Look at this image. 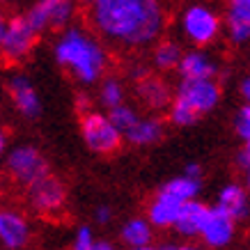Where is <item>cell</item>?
<instances>
[{"label": "cell", "instance_id": "83f0119b", "mask_svg": "<svg viewBox=\"0 0 250 250\" xmlns=\"http://www.w3.org/2000/svg\"><path fill=\"white\" fill-rule=\"evenodd\" d=\"M7 154V136H5V131L0 129V159Z\"/></svg>", "mask_w": 250, "mask_h": 250}, {"label": "cell", "instance_id": "e0dca14e", "mask_svg": "<svg viewBox=\"0 0 250 250\" xmlns=\"http://www.w3.org/2000/svg\"><path fill=\"white\" fill-rule=\"evenodd\" d=\"M216 205L228 211L232 218L241 220V218H248L250 216V200H248V190L239 186V184H228L223 186L218 193V200Z\"/></svg>", "mask_w": 250, "mask_h": 250}, {"label": "cell", "instance_id": "3957f363", "mask_svg": "<svg viewBox=\"0 0 250 250\" xmlns=\"http://www.w3.org/2000/svg\"><path fill=\"white\" fill-rule=\"evenodd\" d=\"M220 87L216 78H182L177 94L167 106V117L174 126H190L218 106Z\"/></svg>", "mask_w": 250, "mask_h": 250}, {"label": "cell", "instance_id": "ba28073f", "mask_svg": "<svg viewBox=\"0 0 250 250\" xmlns=\"http://www.w3.org/2000/svg\"><path fill=\"white\" fill-rule=\"evenodd\" d=\"M81 133H83V143L94 154H113L120 147L122 138H124L110 115L94 113V110L83 115Z\"/></svg>", "mask_w": 250, "mask_h": 250}, {"label": "cell", "instance_id": "2e32d148", "mask_svg": "<svg viewBox=\"0 0 250 250\" xmlns=\"http://www.w3.org/2000/svg\"><path fill=\"white\" fill-rule=\"evenodd\" d=\"M138 94H140V101H143L147 108H152V110H163V108H167L174 97L166 81H161V78H156V76L140 78Z\"/></svg>", "mask_w": 250, "mask_h": 250}, {"label": "cell", "instance_id": "603a6c76", "mask_svg": "<svg viewBox=\"0 0 250 250\" xmlns=\"http://www.w3.org/2000/svg\"><path fill=\"white\" fill-rule=\"evenodd\" d=\"M108 115L113 117V122L117 124V129L122 131V136H124V131L129 129L131 124L140 117L138 115V110L136 108H131V106H126V104H120V106H115V108H110L108 110Z\"/></svg>", "mask_w": 250, "mask_h": 250}, {"label": "cell", "instance_id": "4dcf8cb0", "mask_svg": "<svg viewBox=\"0 0 250 250\" xmlns=\"http://www.w3.org/2000/svg\"><path fill=\"white\" fill-rule=\"evenodd\" d=\"M78 2H85V5H90V2H92V0H78Z\"/></svg>", "mask_w": 250, "mask_h": 250}, {"label": "cell", "instance_id": "4316f807", "mask_svg": "<svg viewBox=\"0 0 250 250\" xmlns=\"http://www.w3.org/2000/svg\"><path fill=\"white\" fill-rule=\"evenodd\" d=\"M241 163L246 167L250 166V138H246L243 140V152H241Z\"/></svg>", "mask_w": 250, "mask_h": 250}, {"label": "cell", "instance_id": "277c9868", "mask_svg": "<svg viewBox=\"0 0 250 250\" xmlns=\"http://www.w3.org/2000/svg\"><path fill=\"white\" fill-rule=\"evenodd\" d=\"M200 193V174L184 172L182 177H174L154 195L147 209V218L152 220L154 228H174L186 202L195 200Z\"/></svg>", "mask_w": 250, "mask_h": 250}, {"label": "cell", "instance_id": "5bb4252c", "mask_svg": "<svg viewBox=\"0 0 250 250\" xmlns=\"http://www.w3.org/2000/svg\"><path fill=\"white\" fill-rule=\"evenodd\" d=\"M223 23L232 44L250 42V0H225Z\"/></svg>", "mask_w": 250, "mask_h": 250}, {"label": "cell", "instance_id": "d6a6232c", "mask_svg": "<svg viewBox=\"0 0 250 250\" xmlns=\"http://www.w3.org/2000/svg\"><path fill=\"white\" fill-rule=\"evenodd\" d=\"M5 2H9V0H0V5H5Z\"/></svg>", "mask_w": 250, "mask_h": 250}, {"label": "cell", "instance_id": "8fae6325", "mask_svg": "<svg viewBox=\"0 0 250 250\" xmlns=\"http://www.w3.org/2000/svg\"><path fill=\"white\" fill-rule=\"evenodd\" d=\"M32 228L25 213L19 209H0V248L21 250L30 243Z\"/></svg>", "mask_w": 250, "mask_h": 250}, {"label": "cell", "instance_id": "44dd1931", "mask_svg": "<svg viewBox=\"0 0 250 250\" xmlns=\"http://www.w3.org/2000/svg\"><path fill=\"white\" fill-rule=\"evenodd\" d=\"M184 58L182 46L172 42V39H166V42H159L152 51V62L154 67L161 69V71H170V69H179V62Z\"/></svg>", "mask_w": 250, "mask_h": 250}, {"label": "cell", "instance_id": "9a60e30c", "mask_svg": "<svg viewBox=\"0 0 250 250\" xmlns=\"http://www.w3.org/2000/svg\"><path fill=\"white\" fill-rule=\"evenodd\" d=\"M179 74L182 78H216L218 62L202 46H195L193 51L184 53L182 62H179Z\"/></svg>", "mask_w": 250, "mask_h": 250}, {"label": "cell", "instance_id": "484cf974", "mask_svg": "<svg viewBox=\"0 0 250 250\" xmlns=\"http://www.w3.org/2000/svg\"><path fill=\"white\" fill-rule=\"evenodd\" d=\"M94 220H97L99 225H106L113 220V211H110V207H97V211H94Z\"/></svg>", "mask_w": 250, "mask_h": 250}, {"label": "cell", "instance_id": "5b68a950", "mask_svg": "<svg viewBox=\"0 0 250 250\" xmlns=\"http://www.w3.org/2000/svg\"><path fill=\"white\" fill-rule=\"evenodd\" d=\"M39 32L25 14L0 12V58L5 62H21L32 53Z\"/></svg>", "mask_w": 250, "mask_h": 250}, {"label": "cell", "instance_id": "7402d4cb", "mask_svg": "<svg viewBox=\"0 0 250 250\" xmlns=\"http://www.w3.org/2000/svg\"><path fill=\"white\" fill-rule=\"evenodd\" d=\"M124 99H126V90H124V85H122L117 78H106L104 83L99 85V101H101V106H106L108 110L115 106H120V104H124Z\"/></svg>", "mask_w": 250, "mask_h": 250}, {"label": "cell", "instance_id": "f1b7e54d", "mask_svg": "<svg viewBox=\"0 0 250 250\" xmlns=\"http://www.w3.org/2000/svg\"><path fill=\"white\" fill-rule=\"evenodd\" d=\"M241 90H243V97H246V101L250 104V76L243 81V87H241Z\"/></svg>", "mask_w": 250, "mask_h": 250}, {"label": "cell", "instance_id": "7c38bea8", "mask_svg": "<svg viewBox=\"0 0 250 250\" xmlns=\"http://www.w3.org/2000/svg\"><path fill=\"white\" fill-rule=\"evenodd\" d=\"M234 232H236V218H232L228 211H223L218 205L209 207L202 232H200V239L209 248H225V246L232 243Z\"/></svg>", "mask_w": 250, "mask_h": 250}, {"label": "cell", "instance_id": "d6986e66", "mask_svg": "<svg viewBox=\"0 0 250 250\" xmlns=\"http://www.w3.org/2000/svg\"><path fill=\"white\" fill-rule=\"evenodd\" d=\"M124 138L136 147H149L163 138V124L154 117H138L129 129L124 131Z\"/></svg>", "mask_w": 250, "mask_h": 250}, {"label": "cell", "instance_id": "ffe728a7", "mask_svg": "<svg viewBox=\"0 0 250 250\" xmlns=\"http://www.w3.org/2000/svg\"><path fill=\"white\" fill-rule=\"evenodd\" d=\"M122 241L133 250H147L154 241V225L147 218H131L122 228Z\"/></svg>", "mask_w": 250, "mask_h": 250}, {"label": "cell", "instance_id": "ac0fdd59", "mask_svg": "<svg viewBox=\"0 0 250 250\" xmlns=\"http://www.w3.org/2000/svg\"><path fill=\"white\" fill-rule=\"evenodd\" d=\"M207 211H209V207L202 205V202H197V200L186 202V207L182 209L179 218L174 223L177 234H182L184 239H195V236H200L202 225H205V218H207Z\"/></svg>", "mask_w": 250, "mask_h": 250}, {"label": "cell", "instance_id": "cb8c5ba5", "mask_svg": "<svg viewBox=\"0 0 250 250\" xmlns=\"http://www.w3.org/2000/svg\"><path fill=\"white\" fill-rule=\"evenodd\" d=\"M97 246V236L92 232V228L83 225V228L76 229V236H74V248L76 250H94Z\"/></svg>", "mask_w": 250, "mask_h": 250}, {"label": "cell", "instance_id": "52a82bcc", "mask_svg": "<svg viewBox=\"0 0 250 250\" xmlns=\"http://www.w3.org/2000/svg\"><path fill=\"white\" fill-rule=\"evenodd\" d=\"M5 170L12 177V182L19 186H30L37 179L48 174V163H46L44 154L32 145H16L5 154Z\"/></svg>", "mask_w": 250, "mask_h": 250}, {"label": "cell", "instance_id": "6da1fadb", "mask_svg": "<svg viewBox=\"0 0 250 250\" xmlns=\"http://www.w3.org/2000/svg\"><path fill=\"white\" fill-rule=\"evenodd\" d=\"M87 7L94 32L120 48H147L166 30L163 0H92Z\"/></svg>", "mask_w": 250, "mask_h": 250}, {"label": "cell", "instance_id": "8992f818", "mask_svg": "<svg viewBox=\"0 0 250 250\" xmlns=\"http://www.w3.org/2000/svg\"><path fill=\"white\" fill-rule=\"evenodd\" d=\"M179 30L193 46H209L225 30V23L218 12L205 2H193L179 16Z\"/></svg>", "mask_w": 250, "mask_h": 250}, {"label": "cell", "instance_id": "30bf717a", "mask_svg": "<svg viewBox=\"0 0 250 250\" xmlns=\"http://www.w3.org/2000/svg\"><path fill=\"white\" fill-rule=\"evenodd\" d=\"M28 205L39 216L53 218V216L62 213V209L67 205V188L60 179L46 174L28 186Z\"/></svg>", "mask_w": 250, "mask_h": 250}, {"label": "cell", "instance_id": "7a4b0ae2", "mask_svg": "<svg viewBox=\"0 0 250 250\" xmlns=\"http://www.w3.org/2000/svg\"><path fill=\"white\" fill-rule=\"evenodd\" d=\"M53 55L55 62L83 85H94L108 67L106 48L97 35L83 28H64L53 46Z\"/></svg>", "mask_w": 250, "mask_h": 250}, {"label": "cell", "instance_id": "9c48e42d", "mask_svg": "<svg viewBox=\"0 0 250 250\" xmlns=\"http://www.w3.org/2000/svg\"><path fill=\"white\" fill-rule=\"evenodd\" d=\"M76 5L78 0H35L25 16L39 35L46 30H64L76 16Z\"/></svg>", "mask_w": 250, "mask_h": 250}, {"label": "cell", "instance_id": "d4e9b609", "mask_svg": "<svg viewBox=\"0 0 250 250\" xmlns=\"http://www.w3.org/2000/svg\"><path fill=\"white\" fill-rule=\"evenodd\" d=\"M234 129L243 140L250 138V104L239 110V115H236V120H234Z\"/></svg>", "mask_w": 250, "mask_h": 250}, {"label": "cell", "instance_id": "4fadbf2b", "mask_svg": "<svg viewBox=\"0 0 250 250\" xmlns=\"http://www.w3.org/2000/svg\"><path fill=\"white\" fill-rule=\"evenodd\" d=\"M7 92L12 97V104L25 120H37L42 115V99L37 87L25 74H14L7 81Z\"/></svg>", "mask_w": 250, "mask_h": 250}, {"label": "cell", "instance_id": "1f68e13d", "mask_svg": "<svg viewBox=\"0 0 250 250\" xmlns=\"http://www.w3.org/2000/svg\"><path fill=\"white\" fill-rule=\"evenodd\" d=\"M0 195H2V179H0Z\"/></svg>", "mask_w": 250, "mask_h": 250}, {"label": "cell", "instance_id": "f546056e", "mask_svg": "<svg viewBox=\"0 0 250 250\" xmlns=\"http://www.w3.org/2000/svg\"><path fill=\"white\" fill-rule=\"evenodd\" d=\"M246 188L250 190V166H248V172H246Z\"/></svg>", "mask_w": 250, "mask_h": 250}]
</instances>
